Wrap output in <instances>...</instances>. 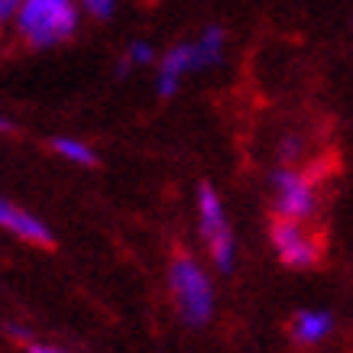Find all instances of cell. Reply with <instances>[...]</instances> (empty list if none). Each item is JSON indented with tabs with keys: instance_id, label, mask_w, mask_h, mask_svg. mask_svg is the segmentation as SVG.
Here are the masks:
<instances>
[{
	"instance_id": "cell-1",
	"label": "cell",
	"mask_w": 353,
	"mask_h": 353,
	"mask_svg": "<svg viewBox=\"0 0 353 353\" xmlns=\"http://www.w3.org/2000/svg\"><path fill=\"white\" fill-rule=\"evenodd\" d=\"M78 13L68 0H26L20 7V30L32 46H52L75 30Z\"/></svg>"
},
{
	"instance_id": "cell-2",
	"label": "cell",
	"mask_w": 353,
	"mask_h": 353,
	"mask_svg": "<svg viewBox=\"0 0 353 353\" xmlns=\"http://www.w3.org/2000/svg\"><path fill=\"white\" fill-rule=\"evenodd\" d=\"M172 292L182 308V318L188 324H204L211 318L214 299H211V282L194 259H175L172 266Z\"/></svg>"
},
{
	"instance_id": "cell-3",
	"label": "cell",
	"mask_w": 353,
	"mask_h": 353,
	"mask_svg": "<svg viewBox=\"0 0 353 353\" xmlns=\"http://www.w3.org/2000/svg\"><path fill=\"white\" fill-rule=\"evenodd\" d=\"M198 208H201V234L208 236L211 243V256L221 269L234 266V236H230V227L224 221V208H221V198L211 185H201L198 192Z\"/></svg>"
},
{
	"instance_id": "cell-4",
	"label": "cell",
	"mask_w": 353,
	"mask_h": 353,
	"mask_svg": "<svg viewBox=\"0 0 353 353\" xmlns=\"http://www.w3.org/2000/svg\"><path fill=\"white\" fill-rule=\"evenodd\" d=\"M269 234H272V243H276V250H279V259H282L285 266L305 269L321 256V243L311 240V236L301 230L299 217L279 214L276 221H272V227H269Z\"/></svg>"
},
{
	"instance_id": "cell-5",
	"label": "cell",
	"mask_w": 353,
	"mask_h": 353,
	"mask_svg": "<svg viewBox=\"0 0 353 353\" xmlns=\"http://www.w3.org/2000/svg\"><path fill=\"white\" fill-rule=\"evenodd\" d=\"M272 185H276V211L285 217H311L314 211V188H311L308 175H299V172H276L272 175Z\"/></svg>"
},
{
	"instance_id": "cell-6",
	"label": "cell",
	"mask_w": 353,
	"mask_h": 353,
	"mask_svg": "<svg viewBox=\"0 0 353 353\" xmlns=\"http://www.w3.org/2000/svg\"><path fill=\"white\" fill-rule=\"evenodd\" d=\"M0 224L7 227V230H13L17 236H23V240H30V243L52 246L49 227H46L43 221H36V214H26L23 208H17V204H10V201L0 204Z\"/></svg>"
},
{
	"instance_id": "cell-7",
	"label": "cell",
	"mask_w": 353,
	"mask_h": 353,
	"mask_svg": "<svg viewBox=\"0 0 353 353\" xmlns=\"http://www.w3.org/2000/svg\"><path fill=\"white\" fill-rule=\"evenodd\" d=\"M182 72H194V46H179V49H172V52L165 55L162 72H159V94L162 97L175 94Z\"/></svg>"
},
{
	"instance_id": "cell-8",
	"label": "cell",
	"mask_w": 353,
	"mask_h": 353,
	"mask_svg": "<svg viewBox=\"0 0 353 353\" xmlns=\"http://www.w3.org/2000/svg\"><path fill=\"white\" fill-rule=\"evenodd\" d=\"M327 331H331V318L321 314V311H305V314H299V318H295V327H292V334L305 343L321 341Z\"/></svg>"
},
{
	"instance_id": "cell-9",
	"label": "cell",
	"mask_w": 353,
	"mask_h": 353,
	"mask_svg": "<svg viewBox=\"0 0 353 353\" xmlns=\"http://www.w3.org/2000/svg\"><path fill=\"white\" fill-rule=\"evenodd\" d=\"M221 46H224V32L211 26L201 43L194 46V68H208V65L221 62Z\"/></svg>"
},
{
	"instance_id": "cell-10",
	"label": "cell",
	"mask_w": 353,
	"mask_h": 353,
	"mask_svg": "<svg viewBox=\"0 0 353 353\" xmlns=\"http://www.w3.org/2000/svg\"><path fill=\"white\" fill-rule=\"evenodd\" d=\"M52 150L62 152V156H68V159L81 162V165H94V152L88 150L85 143H75V139H52Z\"/></svg>"
},
{
	"instance_id": "cell-11",
	"label": "cell",
	"mask_w": 353,
	"mask_h": 353,
	"mask_svg": "<svg viewBox=\"0 0 353 353\" xmlns=\"http://www.w3.org/2000/svg\"><path fill=\"white\" fill-rule=\"evenodd\" d=\"M150 59H152V49L146 43H133V46H130V62L143 65V62H150Z\"/></svg>"
},
{
	"instance_id": "cell-12",
	"label": "cell",
	"mask_w": 353,
	"mask_h": 353,
	"mask_svg": "<svg viewBox=\"0 0 353 353\" xmlns=\"http://www.w3.org/2000/svg\"><path fill=\"white\" fill-rule=\"evenodd\" d=\"M85 3H88V10L97 13V17H108L114 10V0H85Z\"/></svg>"
},
{
	"instance_id": "cell-13",
	"label": "cell",
	"mask_w": 353,
	"mask_h": 353,
	"mask_svg": "<svg viewBox=\"0 0 353 353\" xmlns=\"http://www.w3.org/2000/svg\"><path fill=\"white\" fill-rule=\"evenodd\" d=\"M17 7H20V0H0V17L7 20V17H10Z\"/></svg>"
}]
</instances>
